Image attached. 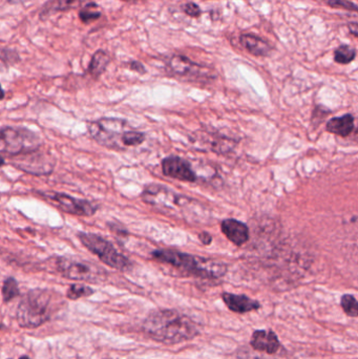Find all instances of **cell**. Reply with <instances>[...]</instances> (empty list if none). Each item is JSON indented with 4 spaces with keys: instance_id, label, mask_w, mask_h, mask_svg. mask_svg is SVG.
Returning <instances> with one entry per match:
<instances>
[{
    "instance_id": "obj_1",
    "label": "cell",
    "mask_w": 358,
    "mask_h": 359,
    "mask_svg": "<svg viewBox=\"0 0 358 359\" xmlns=\"http://www.w3.org/2000/svg\"><path fill=\"white\" fill-rule=\"evenodd\" d=\"M142 330L149 339L164 345L193 341L200 334L195 320L176 309H157L145 318Z\"/></svg>"
},
{
    "instance_id": "obj_2",
    "label": "cell",
    "mask_w": 358,
    "mask_h": 359,
    "mask_svg": "<svg viewBox=\"0 0 358 359\" xmlns=\"http://www.w3.org/2000/svg\"><path fill=\"white\" fill-rule=\"evenodd\" d=\"M151 255L156 261L174 268L185 276H193L202 280H220L228 270L226 264L222 262L197 257L174 249H157Z\"/></svg>"
},
{
    "instance_id": "obj_3",
    "label": "cell",
    "mask_w": 358,
    "mask_h": 359,
    "mask_svg": "<svg viewBox=\"0 0 358 359\" xmlns=\"http://www.w3.org/2000/svg\"><path fill=\"white\" fill-rule=\"evenodd\" d=\"M143 202L155 207L161 212H177L191 223H198L199 203L195 198L176 194L166 186L149 184L141 194Z\"/></svg>"
},
{
    "instance_id": "obj_4",
    "label": "cell",
    "mask_w": 358,
    "mask_h": 359,
    "mask_svg": "<svg viewBox=\"0 0 358 359\" xmlns=\"http://www.w3.org/2000/svg\"><path fill=\"white\" fill-rule=\"evenodd\" d=\"M54 292L48 289H32L25 293L17 307V323L21 328L37 329L57 311Z\"/></svg>"
},
{
    "instance_id": "obj_5",
    "label": "cell",
    "mask_w": 358,
    "mask_h": 359,
    "mask_svg": "<svg viewBox=\"0 0 358 359\" xmlns=\"http://www.w3.org/2000/svg\"><path fill=\"white\" fill-rule=\"evenodd\" d=\"M126 120L118 118H101L88 123V132L101 147L115 151H125L126 138L132 130Z\"/></svg>"
},
{
    "instance_id": "obj_6",
    "label": "cell",
    "mask_w": 358,
    "mask_h": 359,
    "mask_svg": "<svg viewBox=\"0 0 358 359\" xmlns=\"http://www.w3.org/2000/svg\"><path fill=\"white\" fill-rule=\"evenodd\" d=\"M42 140L29 128L4 126L0 130V154L2 158L18 157L39 151Z\"/></svg>"
},
{
    "instance_id": "obj_7",
    "label": "cell",
    "mask_w": 358,
    "mask_h": 359,
    "mask_svg": "<svg viewBox=\"0 0 358 359\" xmlns=\"http://www.w3.org/2000/svg\"><path fill=\"white\" fill-rule=\"evenodd\" d=\"M77 236L81 244L92 255H97L105 265L122 272L132 270L130 259L120 253L111 242L102 236L90 232H78Z\"/></svg>"
},
{
    "instance_id": "obj_8",
    "label": "cell",
    "mask_w": 358,
    "mask_h": 359,
    "mask_svg": "<svg viewBox=\"0 0 358 359\" xmlns=\"http://www.w3.org/2000/svg\"><path fill=\"white\" fill-rule=\"evenodd\" d=\"M56 266L59 273L69 280L97 283L102 280L105 276V271L102 268L78 257H58Z\"/></svg>"
},
{
    "instance_id": "obj_9",
    "label": "cell",
    "mask_w": 358,
    "mask_h": 359,
    "mask_svg": "<svg viewBox=\"0 0 358 359\" xmlns=\"http://www.w3.org/2000/svg\"><path fill=\"white\" fill-rule=\"evenodd\" d=\"M39 194L44 200L53 204V206L69 215L92 217L99 209L98 205L90 201L74 198L63 192L44 191L39 192Z\"/></svg>"
},
{
    "instance_id": "obj_10",
    "label": "cell",
    "mask_w": 358,
    "mask_h": 359,
    "mask_svg": "<svg viewBox=\"0 0 358 359\" xmlns=\"http://www.w3.org/2000/svg\"><path fill=\"white\" fill-rule=\"evenodd\" d=\"M10 164L18 170L34 176H46L52 174L55 168V160L52 156L40 153L39 151L10 158Z\"/></svg>"
},
{
    "instance_id": "obj_11",
    "label": "cell",
    "mask_w": 358,
    "mask_h": 359,
    "mask_svg": "<svg viewBox=\"0 0 358 359\" xmlns=\"http://www.w3.org/2000/svg\"><path fill=\"white\" fill-rule=\"evenodd\" d=\"M170 72L179 77L186 78L191 81H202L204 78H210V71L203 65L191 61L188 57L174 55L168 61Z\"/></svg>"
},
{
    "instance_id": "obj_12",
    "label": "cell",
    "mask_w": 358,
    "mask_h": 359,
    "mask_svg": "<svg viewBox=\"0 0 358 359\" xmlns=\"http://www.w3.org/2000/svg\"><path fill=\"white\" fill-rule=\"evenodd\" d=\"M162 172L164 176L179 181L193 183L197 181L198 176L193 170L191 163L178 156H170L162 161Z\"/></svg>"
},
{
    "instance_id": "obj_13",
    "label": "cell",
    "mask_w": 358,
    "mask_h": 359,
    "mask_svg": "<svg viewBox=\"0 0 358 359\" xmlns=\"http://www.w3.org/2000/svg\"><path fill=\"white\" fill-rule=\"evenodd\" d=\"M250 347L259 353L275 355L282 349V344L275 331L256 330L252 333Z\"/></svg>"
},
{
    "instance_id": "obj_14",
    "label": "cell",
    "mask_w": 358,
    "mask_h": 359,
    "mask_svg": "<svg viewBox=\"0 0 358 359\" xmlns=\"http://www.w3.org/2000/svg\"><path fill=\"white\" fill-rule=\"evenodd\" d=\"M221 297L226 307L233 313H249V312L258 311L261 308L260 302L250 299L247 295L223 292Z\"/></svg>"
},
{
    "instance_id": "obj_15",
    "label": "cell",
    "mask_w": 358,
    "mask_h": 359,
    "mask_svg": "<svg viewBox=\"0 0 358 359\" xmlns=\"http://www.w3.org/2000/svg\"><path fill=\"white\" fill-rule=\"evenodd\" d=\"M221 230L224 236L235 246L241 247L249 240V228L243 222L226 219L221 223Z\"/></svg>"
},
{
    "instance_id": "obj_16",
    "label": "cell",
    "mask_w": 358,
    "mask_h": 359,
    "mask_svg": "<svg viewBox=\"0 0 358 359\" xmlns=\"http://www.w3.org/2000/svg\"><path fill=\"white\" fill-rule=\"evenodd\" d=\"M354 117L350 114L342 116V117L332 118L328 121L326 128L328 132L331 134L336 135V136L346 137L350 136L354 132Z\"/></svg>"
},
{
    "instance_id": "obj_17",
    "label": "cell",
    "mask_w": 358,
    "mask_h": 359,
    "mask_svg": "<svg viewBox=\"0 0 358 359\" xmlns=\"http://www.w3.org/2000/svg\"><path fill=\"white\" fill-rule=\"evenodd\" d=\"M242 46L256 57L268 56L271 52V46L265 40L252 34H244L240 37Z\"/></svg>"
},
{
    "instance_id": "obj_18",
    "label": "cell",
    "mask_w": 358,
    "mask_h": 359,
    "mask_svg": "<svg viewBox=\"0 0 358 359\" xmlns=\"http://www.w3.org/2000/svg\"><path fill=\"white\" fill-rule=\"evenodd\" d=\"M85 0H48L42 6L40 12V19H46V17L52 15L53 13L65 12V11L73 10L81 6Z\"/></svg>"
},
{
    "instance_id": "obj_19",
    "label": "cell",
    "mask_w": 358,
    "mask_h": 359,
    "mask_svg": "<svg viewBox=\"0 0 358 359\" xmlns=\"http://www.w3.org/2000/svg\"><path fill=\"white\" fill-rule=\"evenodd\" d=\"M109 62H111L109 55L103 50H98L90 59L88 72L94 78L100 77L104 73Z\"/></svg>"
},
{
    "instance_id": "obj_20",
    "label": "cell",
    "mask_w": 358,
    "mask_h": 359,
    "mask_svg": "<svg viewBox=\"0 0 358 359\" xmlns=\"http://www.w3.org/2000/svg\"><path fill=\"white\" fill-rule=\"evenodd\" d=\"M205 143L210 145V151L216 154H224L230 151L233 147V140H229L226 137L218 136V135L207 134L205 136Z\"/></svg>"
},
{
    "instance_id": "obj_21",
    "label": "cell",
    "mask_w": 358,
    "mask_h": 359,
    "mask_svg": "<svg viewBox=\"0 0 358 359\" xmlns=\"http://www.w3.org/2000/svg\"><path fill=\"white\" fill-rule=\"evenodd\" d=\"M2 301L4 304L10 303L13 299H16L17 297L20 295V290H19L18 282L15 280L12 276H8L4 280L2 284Z\"/></svg>"
},
{
    "instance_id": "obj_22",
    "label": "cell",
    "mask_w": 358,
    "mask_h": 359,
    "mask_svg": "<svg viewBox=\"0 0 358 359\" xmlns=\"http://www.w3.org/2000/svg\"><path fill=\"white\" fill-rule=\"evenodd\" d=\"M101 13L99 6L95 2H88L86 4L81 10L79 11V18L84 25H90L94 21L98 20L100 18Z\"/></svg>"
},
{
    "instance_id": "obj_23",
    "label": "cell",
    "mask_w": 358,
    "mask_h": 359,
    "mask_svg": "<svg viewBox=\"0 0 358 359\" xmlns=\"http://www.w3.org/2000/svg\"><path fill=\"white\" fill-rule=\"evenodd\" d=\"M95 290L90 286L83 284H71L67 291V297L71 301H77V299H83V297H90L94 294Z\"/></svg>"
},
{
    "instance_id": "obj_24",
    "label": "cell",
    "mask_w": 358,
    "mask_h": 359,
    "mask_svg": "<svg viewBox=\"0 0 358 359\" xmlns=\"http://www.w3.org/2000/svg\"><path fill=\"white\" fill-rule=\"evenodd\" d=\"M357 57V50L350 46H338L334 52V60L340 65H349Z\"/></svg>"
},
{
    "instance_id": "obj_25",
    "label": "cell",
    "mask_w": 358,
    "mask_h": 359,
    "mask_svg": "<svg viewBox=\"0 0 358 359\" xmlns=\"http://www.w3.org/2000/svg\"><path fill=\"white\" fill-rule=\"evenodd\" d=\"M340 306L347 316L350 318H358V301L354 295L344 294L340 299Z\"/></svg>"
},
{
    "instance_id": "obj_26",
    "label": "cell",
    "mask_w": 358,
    "mask_h": 359,
    "mask_svg": "<svg viewBox=\"0 0 358 359\" xmlns=\"http://www.w3.org/2000/svg\"><path fill=\"white\" fill-rule=\"evenodd\" d=\"M328 4L332 8H345L352 12H358V6L350 0H328Z\"/></svg>"
},
{
    "instance_id": "obj_27",
    "label": "cell",
    "mask_w": 358,
    "mask_h": 359,
    "mask_svg": "<svg viewBox=\"0 0 358 359\" xmlns=\"http://www.w3.org/2000/svg\"><path fill=\"white\" fill-rule=\"evenodd\" d=\"M182 10L185 14L191 17H195V18H198V17L202 14L201 8H200V6H198L197 4H195V2H187L186 4L183 6Z\"/></svg>"
},
{
    "instance_id": "obj_28",
    "label": "cell",
    "mask_w": 358,
    "mask_h": 359,
    "mask_svg": "<svg viewBox=\"0 0 358 359\" xmlns=\"http://www.w3.org/2000/svg\"><path fill=\"white\" fill-rule=\"evenodd\" d=\"M107 226H109V229L113 232V233L117 234L118 236H123V238H128V230L124 227L123 225H121L120 223H107Z\"/></svg>"
},
{
    "instance_id": "obj_29",
    "label": "cell",
    "mask_w": 358,
    "mask_h": 359,
    "mask_svg": "<svg viewBox=\"0 0 358 359\" xmlns=\"http://www.w3.org/2000/svg\"><path fill=\"white\" fill-rule=\"evenodd\" d=\"M128 67H130L132 71L140 74V75L146 73V69H145L144 65L139 62V61H132V62L128 63Z\"/></svg>"
},
{
    "instance_id": "obj_30",
    "label": "cell",
    "mask_w": 358,
    "mask_h": 359,
    "mask_svg": "<svg viewBox=\"0 0 358 359\" xmlns=\"http://www.w3.org/2000/svg\"><path fill=\"white\" fill-rule=\"evenodd\" d=\"M199 240L201 241L202 244L205 245V246H208V245H210L212 243V236H210L208 232L203 231L201 232V233H199Z\"/></svg>"
},
{
    "instance_id": "obj_31",
    "label": "cell",
    "mask_w": 358,
    "mask_h": 359,
    "mask_svg": "<svg viewBox=\"0 0 358 359\" xmlns=\"http://www.w3.org/2000/svg\"><path fill=\"white\" fill-rule=\"evenodd\" d=\"M349 29H350L351 34L352 35L357 36L358 37V25L357 23H351L349 25Z\"/></svg>"
},
{
    "instance_id": "obj_32",
    "label": "cell",
    "mask_w": 358,
    "mask_h": 359,
    "mask_svg": "<svg viewBox=\"0 0 358 359\" xmlns=\"http://www.w3.org/2000/svg\"><path fill=\"white\" fill-rule=\"evenodd\" d=\"M8 4H25V2L29 1V0H6Z\"/></svg>"
},
{
    "instance_id": "obj_33",
    "label": "cell",
    "mask_w": 358,
    "mask_h": 359,
    "mask_svg": "<svg viewBox=\"0 0 358 359\" xmlns=\"http://www.w3.org/2000/svg\"><path fill=\"white\" fill-rule=\"evenodd\" d=\"M19 359H31V358H29V356L23 355V356H21V358H19Z\"/></svg>"
},
{
    "instance_id": "obj_34",
    "label": "cell",
    "mask_w": 358,
    "mask_h": 359,
    "mask_svg": "<svg viewBox=\"0 0 358 359\" xmlns=\"http://www.w3.org/2000/svg\"><path fill=\"white\" fill-rule=\"evenodd\" d=\"M8 359H12V358H8Z\"/></svg>"
}]
</instances>
